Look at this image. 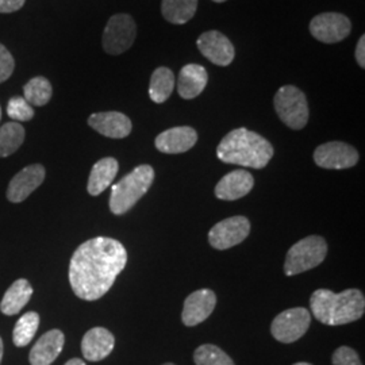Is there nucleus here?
Returning <instances> with one entry per match:
<instances>
[{"mask_svg":"<svg viewBox=\"0 0 365 365\" xmlns=\"http://www.w3.org/2000/svg\"><path fill=\"white\" fill-rule=\"evenodd\" d=\"M309 29L319 42L337 43L351 34L352 24L344 14L322 13L314 16Z\"/></svg>","mask_w":365,"mask_h":365,"instance_id":"nucleus-9","label":"nucleus"},{"mask_svg":"<svg viewBox=\"0 0 365 365\" xmlns=\"http://www.w3.org/2000/svg\"><path fill=\"white\" fill-rule=\"evenodd\" d=\"M294 365H313L310 364V363H304V361H300V363H295Z\"/></svg>","mask_w":365,"mask_h":365,"instance_id":"nucleus-36","label":"nucleus"},{"mask_svg":"<svg viewBox=\"0 0 365 365\" xmlns=\"http://www.w3.org/2000/svg\"><path fill=\"white\" fill-rule=\"evenodd\" d=\"M327 255V244L322 237H306L288 250L284 262V274L287 276H295L310 271L322 264Z\"/></svg>","mask_w":365,"mask_h":365,"instance_id":"nucleus-5","label":"nucleus"},{"mask_svg":"<svg viewBox=\"0 0 365 365\" xmlns=\"http://www.w3.org/2000/svg\"><path fill=\"white\" fill-rule=\"evenodd\" d=\"M354 56H356V61H357V64L361 66L363 69L365 68V36L363 34L360 39H359V42H357V46H356V53H354Z\"/></svg>","mask_w":365,"mask_h":365,"instance_id":"nucleus-33","label":"nucleus"},{"mask_svg":"<svg viewBox=\"0 0 365 365\" xmlns=\"http://www.w3.org/2000/svg\"><path fill=\"white\" fill-rule=\"evenodd\" d=\"M274 153V146L268 140L245 128L226 134L217 148V156L222 163L253 170L265 168Z\"/></svg>","mask_w":365,"mask_h":365,"instance_id":"nucleus-2","label":"nucleus"},{"mask_svg":"<svg viewBox=\"0 0 365 365\" xmlns=\"http://www.w3.org/2000/svg\"><path fill=\"white\" fill-rule=\"evenodd\" d=\"M217 297L211 289H197L192 292L182 307V319L185 327H196L205 322L214 312Z\"/></svg>","mask_w":365,"mask_h":365,"instance_id":"nucleus-14","label":"nucleus"},{"mask_svg":"<svg viewBox=\"0 0 365 365\" xmlns=\"http://www.w3.org/2000/svg\"><path fill=\"white\" fill-rule=\"evenodd\" d=\"M119 164L117 160L113 157H106L99 160L93 167H92L90 179H88V185L87 191L91 196L101 195L108 185H111L113 180L117 176Z\"/></svg>","mask_w":365,"mask_h":365,"instance_id":"nucleus-21","label":"nucleus"},{"mask_svg":"<svg viewBox=\"0 0 365 365\" xmlns=\"http://www.w3.org/2000/svg\"><path fill=\"white\" fill-rule=\"evenodd\" d=\"M128 262V252L114 238L96 237L81 244L69 264V283L83 300H98L110 291Z\"/></svg>","mask_w":365,"mask_h":365,"instance_id":"nucleus-1","label":"nucleus"},{"mask_svg":"<svg viewBox=\"0 0 365 365\" xmlns=\"http://www.w3.org/2000/svg\"><path fill=\"white\" fill-rule=\"evenodd\" d=\"M250 233L248 218L237 215L218 222L210 230L209 242L212 248L226 250L241 244Z\"/></svg>","mask_w":365,"mask_h":365,"instance_id":"nucleus-10","label":"nucleus"},{"mask_svg":"<svg viewBox=\"0 0 365 365\" xmlns=\"http://www.w3.org/2000/svg\"><path fill=\"white\" fill-rule=\"evenodd\" d=\"M163 365H175V364H172V363H165V364H163Z\"/></svg>","mask_w":365,"mask_h":365,"instance_id":"nucleus-38","label":"nucleus"},{"mask_svg":"<svg viewBox=\"0 0 365 365\" xmlns=\"http://www.w3.org/2000/svg\"><path fill=\"white\" fill-rule=\"evenodd\" d=\"M274 110L280 120L292 130L303 129L309 122L306 95L295 86H283L276 92Z\"/></svg>","mask_w":365,"mask_h":365,"instance_id":"nucleus-6","label":"nucleus"},{"mask_svg":"<svg viewBox=\"0 0 365 365\" xmlns=\"http://www.w3.org/2000/svg\"><path fill=\"white\" fill-rule=\"evenodd\" d=\"M24 92L29 105L45 106L52 99V84L48 78L37 76L27 83Z\"/></svg>","mask_w":365,"mask_h":365,"instance_id":"nucleus-27","label":"nucleus"},{"mask_svg":"<svg viewBox=\"0 0 365 365\" xmlns=\"http://www.w3.org/2000/svg\"><path fill=\"white\" fill-rule=\"evenodd\" d=\"M1 359H3V341L0 339V363H1Z\"/></svg>","mask_w":365,"mask_h":365,"instance_id":"nucleus-35","label":"nucleus"},{"mask_svg":"<svg viewBox=\"0 0 365 365\" xmlns=\"http://www.w3.org/2000/svg\"><path fill=\"white\" fill-rule=\"evenodd\" d=\"M314 161L325 170H348L359 161V152L352 145L331 141L319 145L314 152Z\"/></svg>","mask_w":365,"mask_h":365,"instance_id":"nucleus-11","label":"nucleus"},{"mask_svg":"<svg viewBox=\"0 0 365 365\" xmlns=\"http://www.w3.org/2000/svg\"><path fill=\"white\" fill-rule=\"evenodd\" d=\"M33 295V287L26 279L14 282L0 302V312L4 315H15L21 313Z\"/></svg>","mask_w":365,"mask_h":365,"instance_id":"nucleus-22","label":"nucleus"},{"mask_svg":"<svg viewBox=\"0 0 365 365\" xmlns=\"http://www.w3.org/2000/svg\"><path fill=\"white\" fill-rule=\"evenodd\" d=\"M312 324V314L304 307L288 309L279 314L271 325L274 339L283 344H291L302 339Z\"/></svg>","mask_w":365,"mask_h":365,"instance_id":"nucleus-8","label":"nucleus"},{"mask_svg":"<svg viewBox=\"0 0 365 365\" xmlns=\"http://www.w3.org/2000/svg\"><path fill=\"white\" fill-rule=\"evenodd\" d=\"M175 90V75L167 66H160L152 73L149 84V96L155 103H164Z\"/></svg>","mask_w":365,"mask_h":365,"instance_id":"nucleus-23","label":"nucleus"},{"mask_svg":"<svg viewBox=\"0 0 365 365\" xmlns=\"http://www.w3.org/2000/svg\"><path fill=\"white\" fill-rule=\"evenodd\" d=\"M197 10V0H163L161 14L173 25H184L191 21Z\"/></svg>","mask_w":365,"mask_h":365,"instance_id":"nucleus-24","label":"nucleus"},{"mask_svg":"<svg viewBox=\"0 0 365 365\" xmlns=\"http://www.w3.org/2000/svg\"><path fill=\"white\" fill-rule=\"evenodd\" d=\"M45 168L41 164H33L18 172L7 188V199L13 203L26 200L45 180Z\"/></svg>","mask_w":365,"mask_h":365,"instance_id":"nucleus-13","label":"nucleus"},{"mask_svg":"<svg viewBox=\"0 0 365 365\" xmlns=\"http://www.w3.org/2000/svg\"><path fill=\"white\" fill-rule=\"evenodd\" d=\"M253 185L255 179L248 170H232L215 185V196L221 200H237L248 195Z\"/></svg>","mask_w":365,"mask_h":365,"instance_id":"nucleus-19","label":"nucleus"},{"mask_svg":"<svg viewBox=\"0 0 365 365\" xmlns=\"http://www.w3.org/2000/svg\"><path fill=\"white\" fill-rule=\"evenodd\" d=\"M25 141V129L18 122H9L0 128V157L11 156Z\"/></svg>","mask_w":365,"mask_h":365,"instance_id":"nucleus-25","label":"nucleus"},{"mask_svg":"<svg viewBox=\"0 0 365 365\" xmlns=\"http://www.w3.org/2000/svg\"><path fill=\"white\" fill-rule=\"evenodd\" d=\"M7 114L15 122H27L34 117L33 106L27 103L26 99L22 96H15L10 99L7 105Z\"/></svg>","mask_w":365,"mask_h":365,"instance_id":"nucleus-29","label":"nucleus"},{"mask_svg":"<svg viewBox=\"0 0 365 365\" xmlns=\"http://www.w3.org/2000/svg\"><path fill=\"white\" fill-rule=\"evenodd\" d=\"M88 125L99 134L115 140L128 137L133 129L130 118L118 111L92 114L88 118Z\"/></svg>","mask_w":365,"mask_h":365,"instance_id":"nucleus-17","label":"nucleus"},{"mask_svg":"<svg viewBox=\"0 0 365 365\" xmlns=\"http://www.w3.org/2000/svg\"><path fill=\"white\" fill-rule=\"evenodd\" d=\"M197 141V133L190 126H178L168 130L163 131L156 137L157 150L167 155H179L185 153L194 148Z\"/></svg>","mask_w":365,"mask_h":365,"instance_id":"nucleus-15","label":"nucleus"},{"mask_svg":"<svg viewBox=\"0 0 365 365\" xmlns=\"http://www.w3.org/2000/svg\"><path fill=\"white\" fill-rule=\"evenodd\" d=\"M196 46L215 66H230L235 60V46L221 31L210 30L203 33L196 41Z\"/></svg>","mask_w":365,"mask_h":365,"instance_id":"nucleus-12","label":"nucleus"},{"mask_svg":"<svg viewBox=\"0 0 365 365\" xmlns=\"http://www.w3.org/2000/svg\"><path fill=\"white\" fill-rule=\"evenodd\" d=\"M312 313L321 324L341 327L360 319L365 312L364 295L361 291L349 288L339 294L330 289H317L310 298Z\"/></svg>","mask_w":365,"mask_h":365,"instance_id":"nucleus-3","label":"nucleus"},{"mask_svg":"<svg viewBox=\"0 0 365 365\" xmlns=\"http://www.w3.org/2000/svg\"><path fill=\"white\" fill-rule=\"evenodd\" d=\"M212 1H215V3H225V1H227V0H212Z\"/></svg>","mask_w":365,"mask_h":365,"instance_id":"nucleus-37","label":"nucleus"},{"mask_svg":"<svg viewBox=\"0 0 365 365\" xmlns=\"http://www.w3.org/2000/svg\"><path fill=\"white\" fill-rule=\"evenodd\" d=\"M39 327V315L34 312L24 314L14 327L13 341L15 346L24 348L31 342Z\"/></svg>","mask_w":365,"mask_h":365,"instance_id":"nucleus-26","label":"nucleus"},{"mask_svg":"<svg viewBox=\"0 0 365 365\" xmlns=\"http://www.w3.org/2000/svg\"><path fill=\"white\" fill-rule=\"evenodd\" d=\"M155 180V170L150 165H140L122 180L113 185L110 210L115 215L126 214L149 191Z\"/></svg>","mask_w":365,"mask_h":365,"instance_id":"nucleus-4","label":"nucleus"},{"mask_svg":"<svg viewBox=\"0 0 365 365\" xmlns=\"http://www.w3.org/2000/svg\"><path fill=\"white\" fill-rule=\"evenodd\" d=\"M194 361L196 365H235L227 353L223 352L221 348L205 344L200 345L194 353Z\"/></svg>","mask_w":365,"mask_h":365,"instance_id":"nucleus-28","label":"nucleus"},{"mask_svg":"<svg viewBox=\"0 0 365 365\" xmlns=\"http://www.w3.org/2000/svg\"><path fill=\"white\" fill-rule=\"evenodd\" d=\"M66 337L58 329L46 331L34 344L29 354V361L31 365H51L60 356L64 348Z\"/></svg>","mask_w":365,"mask_h":365,"instance_id":"nucleus-18","label":"nucleus"},{"mask_svg":"<svg viewBox=\"0 0 365 365\" xmlns=\"http://www.w3.org/2000/svg\"><path fill=\"white\" fill-rule=\"evenodd\" d=\"M209 81V73L205 66L188 64L182 66L178 78V92L182 99H195L205 91Z\"/></svg>","mask_w":365,"mask_h":365,"instance_id":"nucleus-20","label":"nucleus"},{"mask_svg":"<svg viewBox=\"0 0 365 365\" xmlns=\"http://www.w3.org/2000/svg\"><path fill=\"white\" fill-rule=\"evenodd\" d=\"M331 363L333 365H363L359 353L349 346H339V349H336L331 357Z\"/></svg>","mask_w":365,"mask_h":365,"instance_id":"nucleus-30","label":"nucleus"},{"mask_svg":"<svg viewBox=\"0 0 365 365\" xmlns=\"http://www.w3.org/2000/svg\"><path fill=\"white\" fill-rule=\"evenodd\" d=\"M26 0H0V14L15 13L24 7Z\"/></svg>","mask_w":365,"mask_h":365,"instance_id":"nucleus-32","label":"nucleus"},{"mask_svg":"<svg viewBox=\"0 0 365 365\" xmlns=\"http://www.w3.org/2000/svg\"><path fill=\"white\" fill-rule=\"evenodd\" d=\"M115 345V339L105 327L88 330L81 341V353L88 361H102L108 357Z\"/></svg>","mask_w":365,"mask_h":365,"instance_id":"nucleus-16","label":"nucleus"},{"mask_svg":"<svg viewBox=\"0 0 365 365\" xmlns=\"http://www.w3.org/2000/svg\"><path fill=\"white\" fill-rule=\"evenodd\" d=\"M15 61L9 49L0 43V83H4L13 75Z\"/></svg>","mask_w":365,"mask_h":365,"instance_id":"nucleus-31","label":"nucleus"},{"mask_svg":"<svg viewBox=\"0 0 365 365\" xmlns=\"http://www.w3.org/2000/svg\"><path fill=\"white\" fill-rule=\"evenodd\" d=\"M137 36V26L129 14H117L111 16L103 33V49L106 53L118 56L129 51Z\"/></svg>","mask_w":365,"mask_h":365,"instance_id":"nucleus-7","label":"nucleus"},{"mask_svg":"<svg viewBox=\"0 0 365 365\" xmlns=\"http://www.w3.org/2000/svg\"><path fill=\"white\" fill-rule=\"evenodd\" d=\"M66 365H87L83 360H80V359H71L68 363H66Z\"/></svg>","mask_w":365,"mask_h":365,"instance_id":"nucleus-34","label":"nucleus"},{"mask_svg":"<svg viewBox=\"0 0 365 365\" xmlns=\"http://www.w3.org/2000/svg\"><path fill=\"white\" fill-rule=\"evenodd\" d=\"M0 119H1V108H0Z\"/></svg>","mask_w":365,"mask_h":365,"instance_id":"nucleus-39","label":"nucleus"}]
</instances>
